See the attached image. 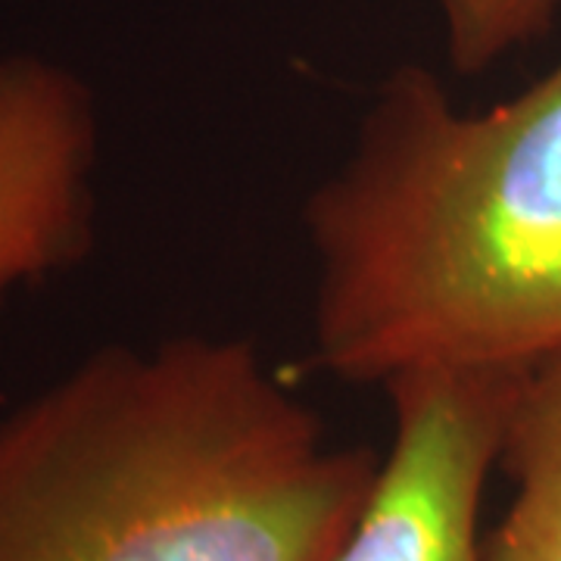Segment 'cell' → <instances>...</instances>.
<instances>
[{
    "label": "cell",
    "mask_w": 561,
    "mask_h": 561,
    "mask_svg": "<svg viewBox=\"0 0 561 561\" xmlns=\"http://www.w3.org/2000/svg\"><path fill=\"white\" fill-rule=\"evenodd\" d=\"M302 231L312 359L337 381L561 356V62L486 110L400 66L306 197Z\"/></svg>",
    "instance_id": "2"
},
{
    "label": "cell",
    "mask_w": 561,
    "mask_h": 561,
    "mask_svg": "<svg viewBox=\"0 0 561 561\" xmlns=\"http://www.w3.org/2000/svg\"><path fill=\"white\" fill-rule=\"evenodd\" d=\"M522 375L431 371L387 383L390 446L334 561H483V493Z\"/></svg>",
    "instance_id": "3"
},
{
    "label": "cell",
    "mask_w": 561,
    "mask_h": 561,
    "mask_svg": "<svg viewBox=\"0 0 561 561\" xmlns=\"http://www.w3.org/2000/svg\"><path fill=\"white\" fill-rule=\"evenodd\" d=\"M500 471L512 481V496L483 534V561H561V356L515 383Z\"/></svg>",
    "instance_id": "5"
},
{
    "label": "cell",
    "mask_w": 561,
    "mask_h": 561,
    "mask_svg": "<svg viewBox=\"0 0 561 561\" xmlns=\"http://www.w3.org/2000/svg\"><path fill=\"white\" fill-rule=\"evenodd\" d=\"M101 119L60 62L0 54V309L72 272L98 238Z\"/></svg>",
    "instance_id": "4"
},
{
    "label": "cell",
    "mask_w": 561,
    "mask_h": 561,
    "mask_svg": "<svg viewBox=\"0 0 561 561\" xmlns=\"http://www.w3.org/2000/svg\"><path fill=\"white\" fill-rule=\"evenodd\" d=\"M443 28L446 60L461 76H481L540 41L561 0H431Z\"/></svg>",
    "instance_id": "6"
},
{
    "label": "cell",
    "mask_w": 561,
    "mask_h": 561,
    "mask_svg": "<svg viewBox=\"0 0 561 561\" xmlns=\"http://www.w3.org/2000/svg\"><path fill=\"white\" fill-rule=\"evenodd\" d=\"M378 465L247 337L106 343L0 412V561H334Z\"/></svg>",
    "instance_id": "1"
}]
</instances>
